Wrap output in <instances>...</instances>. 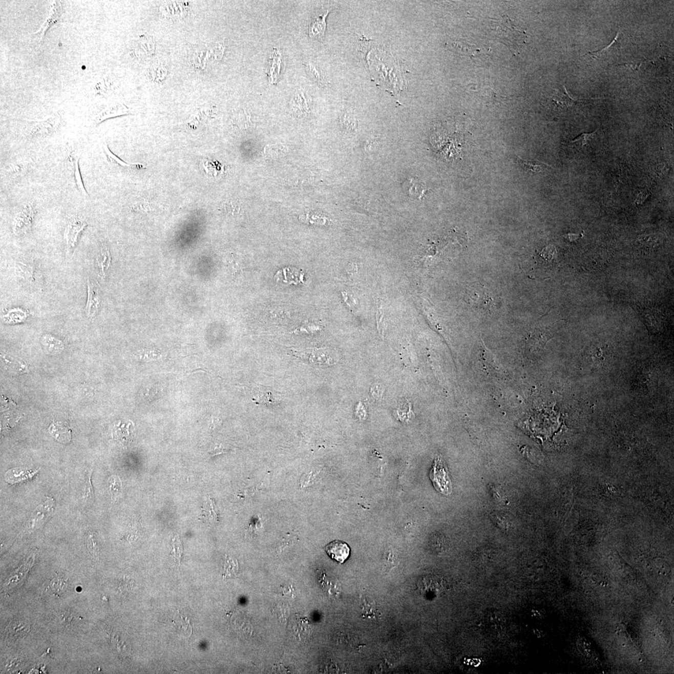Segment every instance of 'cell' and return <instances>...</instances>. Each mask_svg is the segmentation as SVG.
I'll return each instance as SVG.
<instances>
[{
  "mask_svg": "<svg viewBox=\"0 0 674 674\" xmlns=\"http://www.w3.org/2000/svg\"><path fill=\"white\" fill-rule=\"evenodd\" d=\"M469 303L477 310H496L499 304V294L485 285L475 284L468 290Z\"/></svg>",
  "mask_w": 674,
  "mask_h": 674,
  "instance_id": "obj_1",
  "label": "cell"
},
{
  "mask_svg": "<svg viewBox=\"0 0 674 674\" xmlns=\"http://www.w3.org/2000/svg\"><path fill=\"white\" fill-rule=\"evenodd\" d=\"M495 31L500 41L515 50L524 44L527 38L524 31L515 27L507 15L502 16L500 21L497 23Z\"/></svg>",
  "mask_w": 674,
  "mask_h": 674,
  "instance_id": "obj_2",
  "label": "cell"
},
{
  "mask_svg": "<svg viewBox=\"0 0 674 674\" xmlns=\"http://www.w3.org/2000/svg\"><path fill=\"white\" fill-rule=\"evenodd\" d=\"M430 478L434 488L439 493L448 496L452 493L451 479L440 457H436L434 459L432 468L430 471Z\"/></svg>",
  "mask_w": 674,
  "mask_h": 674,
  "instance_id": "obj_3",
  "label": "cell"
},
{
  "mask_svg": "<svg viewBox=\"0 0 674 674\" xmlns=\"http://www.w3.org/2000/svg\"><path fill=\"white\" fill-rule=\"evenodd\" d=\"M35 206L28 202L19 211L13 221V233L16 236L25 235L31 230L35 216Z\"/></svg>",
  "mask_w": 674,
  "mask_h": 674,
  "instance_id": "obj_4",
  "label": "cell"
},
{
  "mask_svg": "<svg viewBox=\"0 0 674 674\" xmlns=\"http://www.w3.org/2000/svg\"><path fill=\"white\" fill-rule=\"evenodd\" d=\"M87 226V222L81 216H73L68 220L65 233L68 250H73L75 248L79 236Z\"/></svg>",
  "mask_w": 674,
  "mask_h": 674,
  "instance_id": "obj_5",
  "label": "cell"
},
{
  "mask_svg": "<svg viewBox=\"0 0 674 674\" xmlns=\"http://www.w3.org/2000/svg\"><path fill=\"white\" fill-rule=\"evenodd\" d=\"M88 298L85 307V312L88 317L93 318L98 313L100 307V297L98 285L91 279L87 280Z\"/></svg>",
  "mask_w": 674,
  "mask_h": 674,
  "instance_id": "obj_6",
  "label": "cell"
},
{
  "mask_svg": "<svg viewBox=\"0 0 674 674\" xmlns=\"http://www.w3.org/2000/svg\"><path fill=\"white\" fill-rule=\"evenodd\" d=\"M329 13L328 10H320L314 14L308 25V35L310 38L321 39L324 38L326 22L325 19Z\"/></svg>",
  "mask_w": 674,
  "mask_h": 674,
  "instance_id": "obj_7",
  "label": "cell"
},
{
  "mask_svg": "<svg viewBox=\"0 0 674 674\" xmlns=\"http://www.w3.org/2000/svg\"><path fill=\"white\" fill-rule=\"evenodd\" d=\"M325 551L331 558L341 564L344 563L350 555V547L346 542L342 541L330 542L325 547Z\"/></svg>",
  "mask_w": 674,
  "mask_h": 674,
  "instance_id": "obj_8",
  "label": "cell"
},
{
  "mask_svg": "<svg viewBox=\"0 0 674 674\" xmlns=\"http://www.w3.org/2000/svg\"><path fill=\"white\" fill-rule=\"evenodd\" d=\"M15 273L19 278L33 284L36 281V270L32 260L22 259L16 263Z\"/></svg>",
  "mask_w": 674,
  "mask_h": 674,
  "instance_id": "obj_9",
  "label": "cell"
},
{
  "mask_svg": "<svg viewBox=\"0 0 674 674\" xmlns=\"http://www.w3.org/2000/svg\"><path fill=\"white\" fill-rule=\"evenodd\" d=\"M68 161H69L71 168L73 172L74 179H75V183L78 188L79 192L81 193L82 196L89 197L87 190H86L83 181H82L81 171L79 167V158L76 155L73 151H70L68 153Z\"/></svg>",
  "mask_w": 674,
  "mask_h": 674,
  "instance_id": "obj_10",
  "label": "cell"
},
{
  "mask_svg": "<svg viewBox=\"0 0 674 674\" xmlns=\"http://www.w3.org/2000/svg\"><path fill=\"white\" fill-rule=\"evenodd\" d=\"M103 151L106 158L109 163L114 167L124 168L128 170H140L145 168L144 165L138 163L130 164L125 162L114 154L110 149L107 143L103 145Z\"/></svg>",
  "mask_w": 674,
  "mask_h": 674,
  "instance_id": "obj_11",
  "label": "cell"
},
{
  "mask_svg": "<svg viewBox=\"0 0 674 674\" xmlns=\"http://www.w3.org/2000/svg\"><path fill=\"white\" fill-rule=\"evenodd\" d=\"M619 33L617 34L615 38L610 43V44L607 47H605L603 49L596 51H592L589 53L585 54L584 56L590 55L593 58L600 60H605L609 58V57L615 55L618 53L620 48Z\"/></svg>",
  "mask_w": 674,
  "mask_h": 674,
  "instance_id": "obj_12",
  "label": "cell"
},
{
  "mask_svg": "<svg viewBox=\"0 0 674 674\" xmlns=\"http://www.w3.org/2000/svg\"><path fill=\"white\" fill-rule=\"evenodd\" d=\"M129 113V109L124 105L114 104L102 110L96 116L95 121L97 124H99L100 122L105 121L106 119L113 118V117L124 115V114Z\"/></svg>",
  "mask_w": 674,
  "mask_h": 674,
  "instance_id": "obj_13",
  "label": "cell"
},
{
  "mask_svg": "<svg viewBox=\"0 0 674 674\" xmlns=\"http://www.w3.org/2000/svg\"><path fill=\"white\" fill-rule=\"evenodd\" d=\"M50 432L57 440L68 443L71 439V430L67 424L62 422H53L50 428Z\"/></svg>",
  "mask_w": 674,
  "mask_h": 674,
  "instance_id": "obj_14",
  "label": "cell"
},
{
  "mask_svg": "<svg viewBox=\"0 0 674 674\" xmlns=\"http://www.w3.org/2000/svg\"><path fill=\"white\" fill-rule=\"evenodd\" d=\"M96 266L99 271V276L104 278L106 272L111 264V256L107 245L102 243L100 247V252L96 259Z\"/></svg>",
  "mask_w": 674,
  "mask_h": 674,
  "instance_id": "obj_15",
  "label": "cell"
},
{
  "mask_svg": "<svg viewBox=\"0 0 674 674\" xmlns=\"http://www.w3.org/2000/svg\"><path fill=\"white\" fill-rule=\"evenodd\" d=\"M33 163V161L31 158L18 160L9 165L6 173L12 178H17L27 172L32 166Z\"/></svg>",
  "mask_w": 674,
  "mask_h": 674,
  "instance_id": "obj_16",
  "label": "cell"
},
{
  "mask_svg": "<svg viewBox=\"0 0 674 674\" xmlns=\"http://www.w3.org/2000/svg\"><path fill=\"white\" fill-rule=\"evenodd\" d=\"M8 635L13 638H21L27 636L30 630V625L21 620L11 622L7 628Z\"/></svg>",
  "mask_w": 674,
  "mask_h": 674,
  "instance_id": "obj_17",
  "label": "cell"
},
{
  "mask_svg": "<svg viewBox=\"0 0 674 674\" xmlns=\"http://www.w3.org/2000/svg\"><path fill=\"white\" fill-rule=\"evenodd\" d=\"M327 351L322 350H307L301 354V356L308 363L314 364H330Z\"/></svg>",
  "mask_w": 674,
  "mask_h": 674,
  "instance_id": "obj_18",
  "label": "cell"
},
{
  "mask_svg": "<svg viewBox=\"0 0 674 674\" xmlns=\"http://www.w3.org/2000/svg\"><path fill=\"white\" fill-rule=\"evenodd\" d=\"M61 15H62L61 8V6H60V4H59V2H56L54 3L53 5V7L52 8H51V10L50 11L49 16H48L47 22H45L44 25L43 26L41 30H40L39 31L40 33L39 42L43 41V38H44V37L46 33H47V31L48 30H49V28L51 27V26H52L54 24H55V22L58 21V20L60 18V17H61Z\"/></svg>",
  "mask_w": 674,
  "mask_h": 674,
  "instance_id": "obj_19",
  "label": "cell"
},
{
  "mask_svg": "<svg viewBox=\"0 0 674 674\" xmlns=\"http://www.w3.org/2000/svg\"><path fill=\"white\" fill-rule=\"evenodd\" d=\"M516 162L520 166L523 168L525 172H532L534 173H540L547 167H551L550 165L542 163V162L537 161H528L520 158L518 156H516Z\"/></svg>",
  "mask_w": 674,
  "mask_h": 674,
  "instance_id": "obj_20",
  "label": "cell"
},
{
  "mask_svg": "<svg viewBox=\"0 0 674 674\" xmlns=\"http://www.w3.org/2000/svg\"><path fill=\"white\" fill-rule=\"evenodd\" d=\"M404 183V188L409 196L418 197L419 199L422 198L425 191L424 184L415 178L408 179Z\"/></svg>",
  "mask_w": 674,
  "mask_h": 674,
  "instance_id": "obj_21",
  "label": "cell"
},
{
  "mask_svg": "<svg viewBox=\"0 0 674 674\" xmlns=\"http://www.w3.org/2000/svg\"><path fill=\"white\" fill-rule=\"evenodd\" d=\"M564 89H565L564 94H562L560 92H558V93L555 94V96L553 97V102L556 105L558 106V107H560L562 108V109H564L565 107H567V108L572 107L573 106L576 104V103H578V102H583L582 101H578V100H576L573 98H571V97L569 95V94L567 93L566 88L564 87Z\"/></svg>",
  "mask_w": 674,
  "mask_h": 674,
  "instance_id": "obj_22",
  "label": "cell"
},
{
  "mask_svg": "<svg viewBox=\"0 0 674 674\" xmlns=\"http://www.w3.org/2000/svg\"><path fill=\"white\" fill-rule=\"evenodd\" d=\"M161 11L162 15L171 17L173 18H179V17H182L184 16V13L182 5L181 4H177L176 2L162 6Z\"/></svg>",
  "mask_w": 674,
  "mask_h": 674,
  "instance_id": "obj_23",
  "label": "cell"
},
{
  "mask_svg": "<svg viewBox=\"0 0 674 674\" xmlns=\"http://www.w3.org/2000/svg\"><path fill=\"white\" fill-rule=\"evenodd\" d=\"M67 587V579L62 578V576H57L51 581L48 586V591H50L51 595L59 597L65 592Z\"/></svg>",
  "mask_w": 674,
  "mask_h": 674,
  "instance_id": "obj_24",
  "label": "cell"
},
{
  "mask_svg": "<svg viewBox=\"0 0 674 674\" xmlns=\"http://www.w3.org/2000/svg\"><path fill=\"white\" fill-rule=\"evenodd\" d=\"M258 390V401L262 404H278L280 402V396L275 395V393H272L269 390Z\"/></svg>",
  "mask_w": 674,
  "mask_h": 674,
  "instance_id": "obj_25",
  "label": "cell"
},
{
  "mask_svg": "<svg viewBox=\"0 0 674 674\" xmlns=\"http://www.w3.org/2000/svg\"><path fill=\"white\" fill-rule=\"evenodd\" d=\"M377 306H378L376 312L377 329H378L380 335L384 338L385 329V312L381 300H378Z\"/></svg>",
  "mask_w": 674,
  "mask_h": 674,
  "instance_id": "obj_26",
  "label": "cell"
},
{
  "mask_svg": "<svg viewBox=\"0 0 674 674\" xmlns=\"http://www.w3.org/2000/svg\"><path fill=\"white\" fill-rule=\"evenodd\" d=\"M92 471V470L88 471L87 476H86L85 487L83 492H82V499H83L84 501L87 502L93 500V490L91 482Z\"/></svg>",
  "mask_w": 674,
  "mask_h": 674,
  "instance_id": "obj_27",
  "label": "cell"
},
{
  "mask_svg": "<svg viewBox=\"0 0 674 674\" xmlns=\"http://www.w3.org/2000/svg\"><path fill=\"white\" fill-rule=\"evenodd\" d=\"M597 132H598V131L591 133H582L580 136L577 137L573 141H571V143L576 144L581 148L584 147V145H586L588 142L595 138Z\"/></svg>",
  "mask_w": 674,
  "mask_h": 674,
  "instance_id": "obj_28",
  "label": "cell"
},
{
  "mask_svg": "<svg viewBox=\"0 0 674 674\" xmlns=\"http://www.w3.org/2000/svg\"><path fill=\"white\" fill-rule=\"evenodd\" d=\"M202 117H203V114H202L201 112H200V111H199V112L198 111V112H196L191 117V118L188 119V121L185 122V124H186L187 127L188 128H192V129H196V128H198L200 123H201L202 120H203Z\"/></svg>",
  "mask_w": 674,
  "mask_h": 674,
  "instance_id": "obj_29",
  "label": "cell"
},
{
  "mask_svg": "<svg viewBox=\"0 0 674 674\" xmlns=\"http://www.w3.org/2000/svg\"><path fill=\"white\" fill-rule=\"evenodd\" d=\"M151 208L149 202L145 201H139L133 205L131 209L135 212H142V211L150 210Z\"/></svg>",
  "mask_w": 674,
  "mask_h": 674,
  "instance_id": "obj_30",
  "label": "cell"
},
{
  "mask_svg": "<svg viewBox=\"0 0 674 674\" xmlns=\"http://www.w3.org/2000/svg\"><path fill=\"white\" fill-rule=\"evenodd\" d=\"M58 617L61 623L66 626H68L71 624L73 619V615L70 613H68V611L60 612Z\"/></svg>",
  "mask_w": 674,
  "mask_h": 674,
  "instance_id": "obj_31",
  "label": "cell"
},
{
  "mask_svg": "<svg viewBox=\"0 0 674 674\" xmlns=\"http://www.w3.org/2000/svg\"><path fill=\"white\" fill-rule=\"evenodd\" d=\"M87 541L88 542V548H89L91 554H92L93 555L98 556V548L96 546V543L94 541L93 536L92 535H90L89 537H88Z\"/></svg>",
  "mask_w": 674,
  "mask_h": 674,
  "instance_id": "obj_32",
  "label": "cell"
},
{
  "mask_svg": "<svg viewBox=\"0 0 674 674\" xmlns=\"http://www.w3.org/2000/svg\"><path fill=\"white\" fill-rule=\"evenodd\" d=\"M306 67H307V69L308 70V71H310V73L312 74V75L314 77H315V78L316 79L317 81H318L319 82H321V83H324V79H323V78L321 76V74L319 73V71L316 70V68L315 67H313V66L310 65H306Z\"/></svg>",
  "mask_w": 674,
  "mask_h": 674,
  "instance_id": "obj_33",
  "label": "cell"
},
{
  "mask_svg": "<svg viewBox=\"0 0 674 674\" xmlns=\"http://www.w3.org/2000/svg\"><path fill=\"white\" fill-rule=\"evenodd\" d=\"M344 121L347 127H349L351 129L354 130L356 128L355 119L351 115H344Z\"/></svg>",
  "mask_w": 674,
  "mask_h": 674,
  "instance_id": "obj_34",
  "label": "cell"
},
{
  "mask_svg": "<svg viewBox=\"0 0 674 674\" xmlns=\"http://www.w3.org/2000/svg\"><path fill=\"white\" fill-rule=\"evenodd\" d=\"M224 206L225 209L227 210L228 212H235V211L239 209V205H238V203H236L235 202L229 201L225 202Z\"/></svg>",
  "mask_w": 674,
  "mask_h": 674,
  "instance_id": "obj_35",
  "label": "cell"
},
{
  "mask_svg": "<svg viewBox=\"0 0 674 674\" xmlns=\"http://www.w3.org/2000/svg\"><path fill=\"white\" fill-rule=\"evenodd\" d=\"M224 452L225 451L224 449H222V448H221V446H219L216 447L215 449L213 450V451H211V452H210L209 453L211 454V455H218V454L222 453Z\"/></svg>",
  "mask_w": 674,
  "mask_h": 674,
  "instance_id": "obj_36",
  "label": "cell"
}]
</instances>
